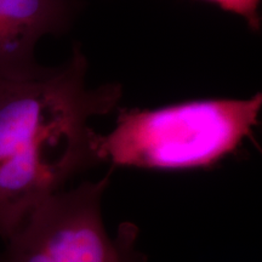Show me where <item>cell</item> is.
<instances>
[{
    "instance_id": "cell-1",
    "label": "cell",
    "mask_w": 262,
    "mask_h": 262,
    "mask_svg": "<svg viewBox=\"0 0 262 262\" xmlns=\"http://www.w3.org/2000/svg\"><path fill=\"white\" fill-rule=\"evenodd\" d=\"M79 47L60 67L0 79V235L8 241L42 202L98 163L93 117L116 110L122 85L86 84Z\"/></svg>"
},
{
    "instance_id": "cell-2",
    "label": "cell",
    "mask_w": 262,
    "mask_h": 262,
    "mask_svg": "<svg viewBox=\"0 0 262 262\" xmlns=\"http://www.w3.org/2000/svg\"><path fill=\"white\" fill-rule=\"evenodd\" d=\"M262 95L245 100L217 98L157 110H123L114 129L96 133L98 162L157 170L208 168L253 137Z\"/></svg>"
},
{
    "instance_id": "cell-3",
    "label": "cell",
    "mask_w": 262,
    "mask_h": 262,
    "mask_svg": "<svg viewBox=\"0 0 262 262\" xmlns=\"http://www.w3.org/2000/svg\"><path fill=\"white\" fill-rule=\"evenodd\" d=\"M111 171L42 202L6 242L0 262H143L136 250L139 229L119 226L114 238L102 216Z\"/></svg>"
},
{
    "instance_id": "cell-4",
    "label": "cell",
    "mask_w": 262,
    "mask_h": 262,
    "mask_svg": "<svg viewBox=\"0 0 262 262\" xmlns=\"http://www.w3.org/2000/svg\"><path fill=\"white\" fill-rule=\"evenodd\" d=\"M78 8V0H0V79L40 72L38 41L67 31Z\"/></svg>"
},
{
    "instance_id": "cell-5",
    "label": "cell",
    "mask_w": 262,
    "mask_h": 262,
    "mask_svg": "<svg viewBox=\"0 0 262 262\" xmlns=\"http://www.w3.org/2000/svg\"><path fill=\"white\" fill-rule=\"evenodd\" d=\"M210 2L217 4L226 11L242 16L254 31L260 28V15H258L260 0H210Z\"/></svg>"
}]
</instances>
